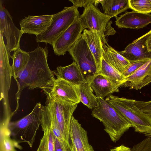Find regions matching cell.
I'll return each mask as SVG.
<instances>
[{"instance_id": "6da1fadb", "label": "cell", "mask_w": 151, "mask_h": 151, "mask_svg": "<svg viewBox=\"0 0 151 151\" xmlns=\"http://www.w3.org/2000/svg\"><path fill=\"white\" fill-rule=\"evenodd\" d=\"M29 58L23 70L15 79L17 90L15 94L16 107L13 114L19 109L21 93L26 88L30 90L38 88L42 89L51 86L55 78L54 71L51 70L48 65V47L38 46L34 50L28 52Z\"/></svg>"}, {"instance_id": "7a4b0ae2", "label": "cell", "mask_w": 151, "mask_h": 151, "mask_svg": "<svg viewBox=\"0 0 151 151\" xmlns=\"http://www.w3.org/2000/svg\"><path fill=\"white\" fill-rule=\"evenodd\" d=\"M105 100L132 125L135 132L151 138V117L137 106L135 100L112 95Z\"/></svg>"}, {"instance_id": "3957f363", "label": "cell", "mask_w": 151, "mask_h": 151, "mask_svg": "<svg viewBox=\"0 0 151 151\" xmlns=\"http://www.w3.org/2000/svg\"><path fill=\"white\" fill-rule=\"evenodd\" d=\"M98 98L97 105L93 110L91 115L103 123L104 130L115 142L132 126L105 99Z\"/></svg>"}, {"instance_id": "277c9868", "label": "cell", "mask_w": 151, "mask_h": 151, "mask_svg": "<svg viewBox=\"0 0 151 151\" xmlns=\"http://www.w3.org/2000/svg\"><path fill=\"white\" fill-rule=\"evenodd\" d=\"M45 94L46 99L45 106H43L42 115L56 121L64 140L70 145V122L78 104Z\"/></svg>"}, {"instance_id": "5b68a950", "label": "cell", "mask_w": 151, "mask_h": 151, "mask_svg": "<svg viewBox=\"0 0 151 151\" xmlns=\"http://www.w3.org/2000/svg\"><path fill=\"white\" fill-rule=\"evenodd\" d=\"M43 105L36 104L30 113L20 120L9 123L8 128L18 143L26 142L32 147L41 124Z\"/></svg>"}, {"instance_id": "8992f818", "label": "cell", "mask_w": 151, "mask_h": 151, "mask_svg": "<svg viewBox=\"0 0 151 151\" xmlns=\"http://www.w3.org/2000/svg\"><path fill=\"white\" fill-rule=\"evenodd\" d=\"M80 15L78 7L73 5L65 7L62 11L52 14L50 25L45 32L36 36V42H44L52 46Z\"/></svg>"}, {"instance_id": "52a82bcc", "label": "cell", "mask_w": 151, "mask_h": 151, "mask_svg": "<svg viewBox=\"0 0 151 151\" xmlns=\"http://www.w3.org/2000/svg\"><path fill=\"white\" fill-rule=\"evenodd\" d=\"M68 52L86 81L90 83L99 70L94 56L82 35Z\"/></svg>"}, {"instance_id": "ba28073f", "label": "cell", "mask_w": 151, "mask_h": 151, "mask_svg": "<svg viewBox=\"0 0 151 151\" xmlns=\"http://www.w3.org/2000/svg\"><path fill=\"white\" fill-rule=\"evenodd\" d=\"M111 18L102 12L96 5L91 3L84 8L79 19L84 29L88 28L99 32L102 42L107 44L104 33Z\"/></svg>"}, {"instance_id": "9c48e42d", "label": "cell", "mask_w": 151, "mask_h": 151, "mask_svg": "<svg viewBox=\"0 0 151 151\" xmlns=\"http://www.w3.org/2000/svg\"><path fill=\"white\" fill-rule=\"evenodd\" d=\"M0 1V33L6 40V47L10 53L20 47V41L23 34L13 22L8 10Z\"/></svg>"}, {"instance_id": "30bf717a", "label": "cell", "mask_w": 151, "mask_h": 151, "mask_svg": "<svg viewBox=\"0 0 151 151\" xmlns=\"http://www.w3.org/2000/svg\"><path fill=\"white\" fill-rule=\"evenodd\" d=\"M83 30L78 17L54 42L52 46L55 54L58 56L65 54L80 37Z\"/></svg>"}, {"instance_id": "8fae6325", "label": "cell", "mask_w": 151, "mask_h": 151, "mask_svg": "<svg viewBox=\"0 0 151 151\" xmlns=\"http://www.w3.org/2000/svg\"><path fill=\"white\" fill-rule=\"evenodd\" d=\"M42 90L55 98L78 104L80 102L76 86L61 78H57L51 86Z\"/></svg>"}, {"instance_id": "7c38bea8", "label": "cell", "mask_w": 151, "mask_h": 151, "mask_svg": "<svg viewBox=\"0 0 151 151\" xmlns=\"http://www.w3.org/2000/svg\"><path fill=\"white\" fill-rule=\"evenodd\" d=\"M69 134L70 151H94L89 142L87 131L73 116Z\"/></svg>"}, {"instance_id": "4fadbf2b", "label": "cell", "mask_w": 151, "mask_h": 151, "mask_svg": "<svg viewBox=\"0 0 151 151\" xmlns=\"http://www.w3.org/2000/svg\"><path fill=\"white\" fill-rule=\"evenodd\" d=\"M151 30L129 44L122 51L118 52L130 62L151 60V52L148 51L147 39Z\"/></svg>"}, {"instance_id": "5bb4252c", "label": "cell", "mask_w": 151, "mask_h": 151, "mask_svg": "<svg viewBox=\"0 0 151 151\" xmlns=\"http://www.w3.org/2000/svg\"><path fill=\"white\" fill-rule=\"evenodd\" d=\"M52 14L39 16L28 15L19 22L23 34L34 35L36 36L45 32L50 25Z\"/></svg>"}, {"instance_id": "9a60e30c", "label": "cell", "mask_w": 151, "mask_h": 151, "mask_svg": "<svg viewBox=\"0 0 151 151\" xmlns=\"http://www.w3.org/2000/svg\"><path fill=\"white\" fill-rule=\"evenodd\" d=\"M151 82V60L130 75L126 77L121 86L138 90Z\"/></svg>"}, {"instance_id": "2e32d148", "label": "cell", "mask_w": 151, "mask_h": 151, "mask_svg": "<svg viewBox=\"0 0 151 151\" xmlns=\"http://www.w3.org/2000/svg\"><path fill=\"white\" fill-rule=\"evenodd\" d=\"M116 24L119 28L139 29L151 23V14L134 11L126 12L119 17H115Z\"/></svg>"}, {"instance_id": "e0dca14e", "label": "cell", "mask_w": 151, "mask_h": 151, "mask_svg": "<svg viewBox=\"0 0 151 151\" xmlns=\"http://www.w3.org/2000/svg\"><path fill=\"white\" fill-rule=\"evenodd\" d=\"M83 31L82 36L94 56L99 72L101 68L104 52L101 34L99 32L92 29H85Z\"/></svg>"}, {"instance_id": "ac0fdd59", "label": "cell", "mask_w": 151, "mask_h": 151, "mask_svg": "<svg viewBox=\"0 0 151 151\" xmlns=\"http://www.w3.org/2000/svg\"><path fill=\"white\" fill-rule=\"evenodd\" d=\"M91 87L98 98H103L108 97L114 92H118L121 86L114 84L108 78L98 74L90 83Z\"/></svg>"}, {"instance_id": "d6986e66", "label": "cell", "mask_w": 151, "mask_h": 151, "mask_svg": "<svg viewBox=\"0 0 151 151\" xmlns=\"http://www.w3.org/2000/svg\"><path fill=\"white\" fill-rule=\"evenodd\" d=\"M103 59L123 74L131 63L108 44L103 42Z\"/></svg>"}, {"instance_id": "ffe728a7", "label": "cell", "mask_w": 151, "mask_h": 151, "mask_svg": "<svg viewBox=\"0 0 151 151\" xmlns=\"http://www.w3.org/2000/svg\"><path fill=\"white\" fill-rule=\"evenodd\" d=\"M54 71L57 78L64 79L75 86L86 82L78 66L74 61L66 66H59L57 68L56 71Z\"/></svg>"}, {"instance_id": "44dd1931", "label": "cell", "mask_w": 151, "mask_h": 151, "mask_svg": "<svg viewBox=\"0 0 151 151\" xmlns=\"http://www.w3.org/2000/svg\"><path fill=\"white\" fill-rule=\"evenodd\" d=\"M99 3L104 13L112 17L117 16L129 8V0H100Z\"/></svg>"}, {"instance_id": "7402d4cb", "label": "cell", "mask_w": 151, "mask_h": 151, "mask_svg": "<svg viewBox=\"0 0 151 151\" xmlns=\"http://www.w3.org/2000/svg\"><path fill=\"white\" fill-rule=\"evenodd\" d=\"M76 86L80 102L91 109L95 108L98 104V98L93 93L90 83L86 82Z\"/></svg>"}, {"instance_id": "603a6c76", "label": "cell", "mask_w": 151, "mask_h": 151, "mask_svg": "<svg viewBox=\"0 0 151 151\" xmlns=\"http://www.w3.org/2000/svg\"><path fill=\"white\" fill-rule=\"evenodd\" d=\"M11 58L13 60L12 65V76L15 80L26 67L29 55L28 52L22 50L19 47L14 51L13 54Z\"/></svg>"}, {"instance_id": "cb8c5ba5", "label": "cell", "mask_w": 151, "mask_h": 151, "mask_svg": "<svg viewBox=\"0 0 151 151\" xmlns=\"http://www.w3.org/2000/svg\"><path fill=\"white\" fill-rule=\"evenodd\" d=\"M99 74L108 78L114 84L121 86L124 83L125 77L123 74L111 65L103 58Z\"/></svg>"}, {"instance_id": "d4e9b609", "label": "cell", "mask_w": 151, "mask_h": 151, "mask_svg": "<svg viewBox=\"0 0 151 151\" xmlns=\"http://www.w3.org/2000/svg\"><path fill=\"white\" fill-rule=\"evenodd\" d=\"M42 130L44 134L37 151H55L56 138L52 131L49 128Z\"/></svg>"}, {"instance_id": "484cf974", "label": "cell", "mask_w": 151, "mask_h": 151, "mask_svg": "<svg viewBox=\"0 0 151 151\" xmlns=\"http://www.w3.org/2000/svg\"><path fill=\"white\" fill-rule=\"evenodd\" d=\"M129 8L139 13H151V3L150 0H129Z\"/></svg>"}, {"instance_id": "4316f807", "label": "cell", "mask_w": 151, "mask_h": 151, "mask_svg": "<svg viewBox=\"0 0 151 151\" xmlns=\"http://www.w3.org/2000/svg\"><path fill=\"white\" fill-rule=\"evenodd\" d=\"M0 151H17L15 147L21 149L18 142L12 139L9 134H1Z\"/></svg>"}, {"instance_id": "83f0119b", "label": "cell", "mask_w": 151, "mask_h": 151, "mask_svg": "<svg viewBox=\"0 0 151 151\" xmlns=\"http://www.w3.org/2000/svg\"><path fill=\"white\" fill-rule=\"evenodd\" d=\"M131 149V151H151V138L147 137Z\"/></svg>"}, {"instance_id": "f1b7e54d", "label": "cell", "mask_w": 151, "mask_h": 151, "mask_svg": "<svg viewBox=\"0 0 151 151\" xmlns=\"http://www.w3.org/2000/svg\"><path fill=\"white\" fill-rule=\"evenodd\" d=\"M149 60H144L130 62L131 64L123 73V75L125 77L130 75Z\"/></svg>"}, {"instance_id": "f546056e", "label": "cell", "mask_w": 151, "mask_h": 151, "mask_svg": "<svg viewBox=\"0 0 151 151\" xmlns=\"http://www.w3.org/2000/svg\"><path fill=\"white\" fill-rule=\"evenodd\" d=\"M135 104L140 110L151 117V100L147 101H136Z\"/></svg>"}, {"instance_id": "4dcf8cb0", "label": "cell", "mask_w": 151, "mask_h": 151, "mask_svg": "<svg viewBox=\"0 0 151 151\" xmlns=\"http://www.w3.org/2000/svg\"><path fill=\"white\" fill-rule=\"evenodd\" d=\"M73 4V5L77 7H83L84 8L86 7L91 3H92L95 5L99 3V0H69Z\"/></svg>"}, {"instance_id": "1f68e13d", "label": "cell", "mask_w": 151, "mask_h": 151, "mask_svg": "<svg viewBox=\"0 0 151 151\" xmlns=\"http://www.w3.org/2000/svg\"><path fill=\"white\" fill-rule=\"evenodd\" d=\"M55 151H70L69 150L63 148L60 143L56 138L55 143Z\"/></svg>"}, {"instance_id": "d6a6232c", "label": "cell", "mask_w": 151, "mask_h": 151, "mask_svg": "<svg viewBox=\"0 0 151 151\" xmlns=\"http://www.w3.org/2000/svg\"><path fill=\"white\" fill-rule=\"evenodd\" d=\"M146 44L148 51L151 52V32L147 39Z\"/></svg>"}, {"instance_id": "836d02e7", "label": "cell", "mask_w": 151, "mask_h": 151, "mask_svg": "<svg viewBox=\"0 0 151 151\" xmlns=\"http://www.w3.org/2000/svg\"><path fill=\"white\" fill-rule=\"evenodd\" d=\"M150 2L151 3V0H150Z\"/></svg>"}]
</instances>
